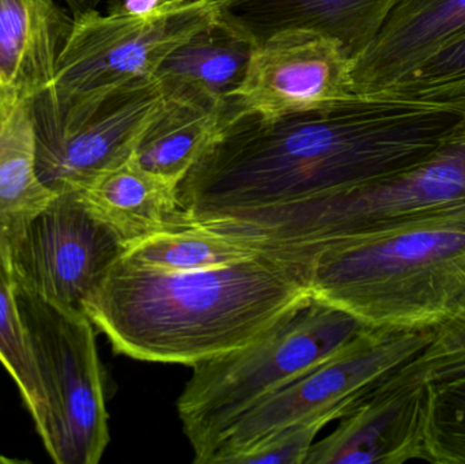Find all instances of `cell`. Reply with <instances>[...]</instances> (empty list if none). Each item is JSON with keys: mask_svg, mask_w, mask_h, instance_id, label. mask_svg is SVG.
<instances>
[{"mask_svg": "<svg viewBox=\"0 0 465 464\" xmlns=\"http://www.w3.org/2000/svg\"><path fill=\"white\" fill-rule=\"evenodd\" d=\"M259 252L234 237L187 223L128 245L123 256L146 269L188 272L228 266Z\"/></svg>", "mask_w": 465, "mask_h": 464, "instance_id": "20", "label": "cell"}, {"mask_svg": "<svg viewBox=\"0 0 465 464\" xmlns=\"http://www.w3.org/2000/svg\"><path fill=\"white\" fill-rule=\"evenodd\" d=\"M428 463L465 464V375L431 381Z\"/></svg>", "mask_w": 465, "mask_h": 464, "instance_id": "23", "label": "cell"}, {"mask_svg": "<svg viewBox=\"0 0 465 464\" xmlns=\"http://www.w3.org/2000/svg\"><path fill=\"white\" fill-rule=\"evenodd\" d=\"M368 329L360 319L311 293L249 345L193 365L177 400L193 463L206 464L232 420Z\"/></svg>", "mask_w": 465, "mask_h": 464, "instance_id": "5", "label": "cell"}, {"mask_svg": "<svg viewBox=\"0 0 465 464\" xmlns=\"http://www.w3.org/2000/svg\"><path fill=\"white\" fill-rule=\"evenodd\" d=\"M398 0H218L220 16L254 44L303 30L332 38L352 60L381 29Z\"/></svg>", "mask_w": 465, "mask_h": 464, "instance_id": "14", "label": "cell"}, {"mask_svg": "<svg viewBox=\"0 0 465 464\" xmlns=\"http://www.w3.org/2000/svg\"><path fill=\"white\" fill-rule=\"evenodd\" d=\"M104 2L105 0H67V5L73 15H75L82 11L97 10L98 5Z\"/></svg>", "mask_w": 465, "mask_h": 464, "instance_id": "27", "label": "cell"}, {"mask_svg": "<svg viewBox=\"0 0 465 464\" xmlns=\"http://www.w3.org/2000/svg\"><path fill=\"white\" fill-rule=\"evenodd\" d=\"M351 68L338 41L303 30L282 32L254 46L245 76L229 98L240 117L314 111L354 93Z\"/></svg>", "mask_w": 465, "mask_h": 464, "instance_id": "11", "label": "cell"}, {"mask_svg": "<svg viewBox=\"0 0 465 464\" xmlns=\"http://www.w3.org/2000/svg\"><path fill=\"white\" fill-rule=\"evenodd\" d=\"M238 119L231 98L195 92L165 93L133 157L141 168L179 187L213 142Z\"/></svg>", "mask_w": 465, "mask_h": 464, "instance_id": "16", "label": "cell"}, {"mask_svg": "<svg viewBox=\"0 0 465 464\" xmlns=\"http://www.w3.org/2000/svg\"><path fill=\"white\" fill-rule=\"evenodd\" d=\"M199 2V0H161L160 7L163 10H171V8L182 7V5H190V3Z\"/></svg>", "mask_w": 465, "mask_h": 464, "instance_id": "28", "label": "cell"}, {"mask_svg": "<svg viewBox=\"0 0 465 464\" xmlns=\"http://www.w3.org/2000/svg\"><path fill=\"white\" fill-rule=\"evenodd\" d=\"M165 100L155 76L104 94L45 87L32 98L35 168L56 193H76L133 155Z\"/></svg>", "mask_w": 465, "mask_h": 464, "instance_id": "7", "label": "cell"}, {"mask_svg": "<svg viewBox=\"0 0 465 464\" xmlns=\"http://www.w3.org/2000/svg\"><path fill=\"white\" fill-rule=\"evenodd\" d=\"M8 462H13V460L11 459H7V458H3V457H0V463H8Z\"/></svg>", "mask_w": 465, "mask_h": 464, "instance_id": "29", "label": "cell"}, {"mask_svg": "<svg viewBox=\"0 0 465 464\" xmlns=\"http://www.w3.org/2000/svg\"><path fill=\"white\" fill-rule=\"evenodd\" d=\"M461 35L465 0H398L374 40L352 60V92H387Z\"/></svg>", "mask_w": 465, "mask_h": 464, "instance_id": "13", "label": "cell"}, {"mask_svg": "<svg viewBox=\"0 0 465 464\" xmlns=\"http://www.w3.org/2000/svg\"><path fill=\"white\" fill-rule=\"evenodd\" d=\"M301 263L312 294L366 326H448L465 319V206L322 245Z\"/></svg>", "mask_w": 465, "mask_h": 464, "instance_id": "3", "label": "cell"}, {"mask_svg": "<svg viewBox=\"0 0 465 464\" xmlns=\"http://www.w3.org/2000/svg\"><path fill=\"white\" fill-rule=\"evenodd\" d=\"M459 206H465V114L431 154L398 173L201 226L301 262L322 245Z\"/></svg>", "mask_w": 465, "mask_h": 464, "instance_id": "4", "label": "cell"}, {"mask_svg": "<svg viewBox=\"0 0 465 464\" xmlns=\"http://www.w3.org/2000/svg\"><path fill=\"white\" fill-rule=\"evenodd\" d=\"M401 370L429 383L465 375V319L434 330L428 348Z\"/></svg>", "mask_w": 465, "mask_h": 464, "instance_id": "25", "label": "cell"}, {"mask_svg": "<svg viewBox=\"0 0 465 464\" xmlns=\"http://www.w3.org/2000/svg\"><path fill=\"white\" fill-rule=\"evenodd\" d=\"M309 294L305 264L262 251L188 272L122 255L84 312L116 354L193 367L249 345Z\"/></svg>", "mask_w": 465, "mask_h": 464, "instance_id": "2", "label": "cell"}, {"mask_svg": "<svg viewBox=\"0 0 465 464\" xmlns=\"http://www.w3.org/2000/svg\"><path fill=\"white\" fill-rule=\"evenodd\" d=\"M463 114L377 93L275 119L242 116L179 185L183 225L286 206L404 171Z\"/></svg>", "mask_w": 465, "mask_h": 464, "instance_id": "1", "label": "cell"}, {"mask_svg": "<svg viewBox=\"0 0 465 464\" xmlns=\"http://www.w3.org/2000/svg\"><path fill=\"white\" fill-rule=\"evenodd\" d=\"M218 15V0L157 8L143 16L112 8L108 14L82 11L73 15L48 87L67 94H104L153 78L177 46Z\"/></svg>", "mask_w": 465, "mask_h": 464, "instance_id": "9", "label": "cell"}, {"mask_svg": "<svg viewBox=\"0 0 465 464\" xmlns=\"http://www.w3.org/2000/svg\"><path fill=\"white\" fill-rule=\"evenodd\" d=\"M76 193L87 210L111 228L125 247L183 226L179 187L144 171L133 155Z\"/></svg>", "mask_w": 465, "mask_h": 464, "instance_id": "17", "label": "cell"}, {"mask_svg": "<svg viewBox=\"0 0 465 464\" xmlns=\"http://www.w3.org/2000/svg\"><path fill=\"white\" fill-rule=\"evenodd\" d=\"M127 247L84 206L78 193H57L11 250L15 288L82 311Z\"/></svg>", "mask_w": 465, "mask_h": 464, "instance_id": "10", "label": "cell"}, {"mask_svg": "<svg viewBox=\"0 0 465 464\" xmlns=\"http://www.w3.org/2000/svg\"><path fill=\"white\" fill-rule=\"evenodd\" d=\"M350 406H338L276 430L232 458L229 464H305L320 432L338 421Z\"/></svg>", "mask_w": 465, "mask_h": 464, "instance_id": "24", "label": "cell"}, {"mask_svg": "<svg viewBox=\"0 0 465 464\" xmlns=\"http://www.w3.org/2000/svg\"><path fill=\"white\" fill-rule=\"evenodd\" d=\"M56 195L35 168L32 100L7 101L0 108V247L8 256Z\"/></svg>", "mask_w": 465, "mask_h": 464, "instance_id": "18", "label": "cell"}, {"mask_svg": "<svg viewBox=\"0 0 465 464\" xmlns=\"http://www.w3.org/2000/svg\"><path fill=\"white\" fill-rule=\"evenodd\" d=\"M16 301L45 394L44 447L57 464H97L111 438L95 327L82 311L21 289Z\"/></svg>", "mask_w": 465, "mask_h": 464, "instance_id": "6", "label": "cell"}, {"mask_svg": "<svg viewBox=\"0 0 465 464\" xmlns=\"http://www.w3.org/2000/svg\"><path fill=\"white\" fill-rule=\"evenodd\" d=\"M0 362L15 381L35 429L46 413L43 386L30 353L26 332L16 301V288L8 253L0 247Z\"/></svg>", "mask_w": 465, "mask_h": 464, "instance_id": "21", "label": "cell"}, {"mask_svg": "<svg viewBox=\"0 0 465 464\" xmlns=\"http://www.w3.org/2000/svg\"><path fill=\"white\" fill-rule=\"evenodd\" d=\"M71 24L54 0H0V101L49 86Z\"/></svg>", "mask_w": 465, "mask_h": 464, "instance_id": "15", "label": "cell"}, {"mask_svg": "<svg viewBox=\"0 0 465 464\" xmlns=\"http://www.w3.org/2000/svg\"><path fill=\"white\" fill-rule=\"evenodd\" d=\"M433 337L434 330H365L330 359L232 420L215 441L206 464H229L276 430L330 409L352 405L369 387L425 350Z\"/></svg>", "mask_w": 465, "mask_h": 464, "instance_id": "8", "label": "cell"}, {"mask_svg": "<svg viewBox=\"0 0 465 464\" xmlns=\"http://www.w3.org/2000/svg\"><path fill=\"white\" fill-rule=\"evenodd\" d=\"M384 93L465 114V35L434 52Z\"/></svg>", "mask_w": 465, "mask_h": 464, "instance_id": "22", "label": "cell"}, {"mask_svg": "<svg viewBox=\"0 0 465 464\" xmlns=\"http://www.w3.org/2000/svg\"><path fill=\"white\" fill-rule=\"evenodd\" d=\"M430 383L401 368L369 387L316 441L305 464L428 462Z\"/></svg>", "mask_w": 465, "mask_h": 464, "instance_id": "12", "label": "cell"}, {"mask_svg": "<svg viewBox=\"0 0 465 464\" xmlns=\"http://www.w3.org/2000/svg\"><path fill=\"white\" fill-rule=\"evenodd\" d=\"M161 0H120L112 10H119L128 15L143 16L154 13L160 7Z\"/></svg>", "mask_w": 465, "mask_h": 464, "instance_id": "26", "label": "cell"}, {"mask_svg": "<svg viewBox=\"0 0 465 464\" xmlns=\"http://www.w3.org/2000/svg\"><path fill=\"white\" fill-rule=\"evenodd\" d=\"M256 44L241 30L215 19L177 46L158 67L163 92H195L228 100L248 70Z\"/></svg>", "mask_w": 465, "mask_h": 464, "instance_id": "19", "label": "cell"}]
</instances>
